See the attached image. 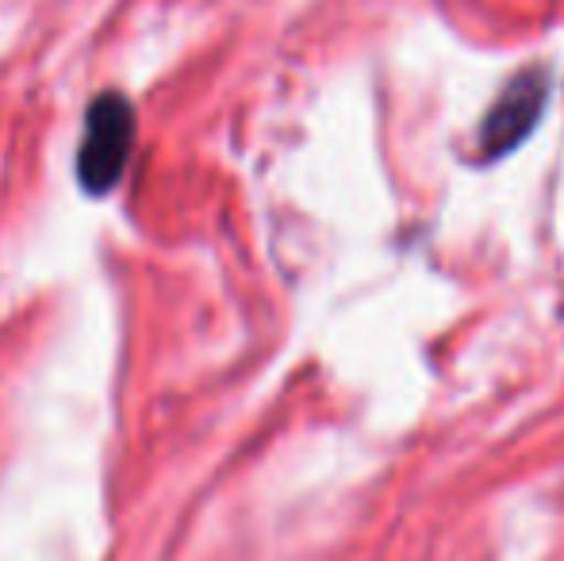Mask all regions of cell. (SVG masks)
Masks as SVG:
<instances>
[{
	"mask_svg": "<svg viewBox=\"0 0 564 561\" xmlns=\"http://www.w3.org/2000/svg\"><path fill=\"white\" fill-rule=\"evenodd\" d=\"M550 89H553L550 66H542V62L522 66L499 89L496 105L484 112L480 136H476V162L484 165L499 162V158H507L511 150H519L522 142L534 136L538 120H542L545 105H550Z\"/></svg>",
	"mask_w": 564,
	"mask_h": 561,
	"instance_id": "1",
	"label": "cell"
},
{
	"mask_svg": "<svg viewBox=\"0 0 564 561\" xmlns=\"http://www.w3.org/2000/svg\"><path fill=\"white\" fill-rule=\"evenodd\" d=\"M134 147V108L119 93H105L89 105L82 150H77V181L85 193L105 196L119 185Z\"/></svg>",
	"mask_w": 564,
	"mask_h": 561,
	"instance_id": "2",
	"label": "cell"
}]
</instances>
